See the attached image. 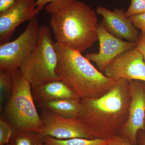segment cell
<instances>
[{"label": "cell", "instance_id": "cell-1", "mask_svg": "<svg viewBox=\"0 0 145 145\" xmlns=\"http://www.w3.org/2000/svg\"><path fill=\"white\" fill-rule=\"evenodd\" d=\"M57 42L73 50L85 51L98 40V18L90 7L78 0H55L46 7Z\"/></svg>", "mask_w": 145, "mask_h": 145}, {"label": "cell", "instance_id": "cell-2", "mask_svg": "<svg viewBox=\"0 0 145 145\" xmlns=\"http://www.w3.org/2000/svg\"><path fill=\"white\" fill-rule=\"evenodd\" d=\"M78 119L93 139L111 140L119 135L128 118L129 82L117 81L111 90L99 98L82 99Z\"/></svg>", "mask_w": 145, "mask_h": 145}, {"label": "cell", "instance_id": "cell-3", "mask_svg": "<svg viewBox=\"0 0 145 145\" xmlns=\"http://www.w3.org/2000/svg\"><path fill=\"white\" fill-rule=\"evenodd\" d=\"M58 57L56 73L80 99H97L111 90L117 81L106 77L81 52L54 43Z\"/></svg>", "mask_w": 145, "mask_h": 145}, {"label": "cell", "instance_id": "cell-4", "mask_svg": "<svg viewBox=\"0 0 145 145\" xmlns=\"http://www.w3.org/2000/svg\"><path fill=\"white\" fill-rule=\"evenodd\" d=\"M30 83L18 70L15 72L12 94L1 117L14 129L31 131L40 133L44 128L35 105Z\"/></svg>", "mask_w": 145, "mask_h": 145}, {"label": "cell", "instance_id": "cell-5", "mask_svg": "<svg viewBox=\"0 0 145 145\" xmlns=\"http://www.w3.org/2000/svg\"><path fill=\"white\" fill-rule=\"evenodd\" d=\"M58 57L49 27L40 26L35 48L21 66L20 72L30 83L31 88L59 80L56 73Z\"/></svg>", "mask_w": 145, "mask_h": 145}, {"label": "cell", "instance_id": "cell-6", "mask_svg": "<svg viewBox=\"0 0 145 145\" xmlns=\"http://www.w3.org/2000/svg\"><path fill=\"white\" fill-rule=\"evenodd\" d=\"M37 18L29 23L24 31L16 40L0 44V71L16 72L30 56L39 38Z\"/></svg>", "mask_w": 145, "mask_h": 145}, {"label": "cell", "instance_id": "cell-7", "mask_svg": "<svg viewBox=\"0 0 145 145\" xmlns=\"http://www.w3.org/2000/svg\"><path fill=\"white\" fill-rule=\"evenodd\" d=\"M44 128L39 133L40 140L49 136L59 140L74 138L94 139L78 118H64L48 110L42 109L40 115Z\"/></svg>", "mask_w": 145, "mask_h": 145}, {"label": "cell", "instance_id": "cell-8", "mask_svg": "<svg viewBox=\"0 0 145 145\" xmlns=\"http://www.w3.org/2000/svg\"><path fill=\"white\" fill-rule=\"evenodd\" d=\"M106 77L118 81L124 79L130 82L134 80L145 82V63L137 47L115 58L104 71Z\"/></svg>", "mask_w": 145, "mask_h": 145}, {"label": "cell", "instance_id": "cell-9", "mask_svg": "<svg viewBox=\"0 0 145 145\" xmlns=\"http://www.w3.org/2000/svg\"><path fill=\"white\" fill-rule=\"evenodd\" d=\"M97 33L100 44L99 52L87 53L85 57L95 63L102 73L115 58L136 47L135 43L124 41L112 35L101 22L97 24Z\"/></svg>", "mask_w": 145, "mask_h": 145}, {"label": "cell", "instance_id": "cell-10", "mask_svg": "<svg viewBox=\"0 0 145 145\" xmlns=\"http://www.w3.org/2000/svg\"><path fill=\"white\" fill-rule=\"evenodd\" d=\"M131 97L128 118L120 132L133 144L137 142L138 131L145 130V89L144 82L134 80L129 83Z\"/></svg>", "mask_w": 145, "mask_h": 145}, {"label": "cell", "instance_id": "cell-11", "mask_svg": "<svg viewBox=\"0 0 145 145\" xmlns=\"http://www.w3.org/2000/svg\"><path fill=\"white\" fill-rule=\"evenodd\" d=\"M40 11L36 0H16L8 9L0 13V44L8 42L20 24L37 18Z\"/></svg>", "mask_w": 145, "mask_h": 145}, {"label": "cell", "instance_id": "cell-12", "mask_svg": "<svg viewBox=\"0 0 145 145\" xmlns=\"http://www.w3.org/2000/svg\"><path fill=\"white\" fill-rule=\"evenodd\" d=\"M125 12L119 8L111 11L102 6L98 7L96 10V13L103 17L101 22L110 33L118 39L136 43L139 32L126 16Z\"/></svg>", "mask_w": 145, "mask_h": 145}, {"label": "cell", "instance_id": "cell-13", "mask_svg": "<svg viewBox=\"0 0 145 145\" xmlns=\"http://www.w3.org/2000/svg\"><path fill=\"white\" fill-rule=\"evenodd\" d=\"M34 102L38 104L60 100L80 99L62 81H52L31 88Z\"/></svg>", "mask_w": 145, "mask_h": 145}, {"label": "cell", "instance_id": "cell-14", "mask_svg": "<svg viewBox=\"0 0 145 145\" xmlns=\"http://www.w3.org/2000/svg\"><path fill=\"white\" fill-rule=\"evenodd\" d=\"M81 100L73 99H60L37 104V106L48 110L68 119L78 118L80 113Z\"/></svg>", "mask_w": 145, "mask_h": 145}, {"label": "cell", "instance_id": "cell-15", "mask_svg": "<svg viewBox=\"0 0 145 145\" xmlns=\"http://www.w3.org/2000/svg\"><path fill=\"white\" fill-rule=\"evenodd\" d=\"M110 140L82 138L59 140L48 136L43 138L42 141L47 145H106Z\"/></svg>", "mask_w": 145, "mask_h": 145}, {"label": "cell", "instance_id": "cell-16", "mask_svg": "<svg viewBox=\"0 0 145 145\" xmlns=\"http://www.w3.org/2000/svg\"><path fill=\"white\" fill-rule=\"evenodd\" d=\"M40 140L38 133L13 129L12 135L6 145H36Z\"/></svg>", "mask_w": 145, "mask_h": 145}, {"label": "cell", "instance_id": "cell-17", "mask_svg": "<svg viewBox=\"0 0 145 145\" xmlns=\"http://www.w3.org/2000/svg\"><path fill=\"white\" fill-rule=\"evenodd\" d=\"M0 71V109L1 112L9 100L13 91L15 72Z\"/></svg>", "mask_w": 145, "mask_h": 145}, {"label": "cell", "instance_id": "cell-18", "mask_svg": "<svg viewBox=\"0 0 145 145\" xmlns=\"http://www.w3.org/2000/svg\"><path fill=\"white\" fill-rule=\"evenodd\" d=\"M13 128L7 121L0 118V145H6L9 142Z\"/></svg>", "mask_w": 145, "mask_h": 145}, {"label": "cell", "instance_id": "cell-19", "mask_svg": "<svg viewBox=\"0 0 145 145\" xmlns=\"http://www.w3.org/2000/svg\"><path fill=\"white\" fill-rule=\"evenodd\" d=\"M144 13H145V0H131L125 15L129 18Z\"/></svg>", "mask_w": 145, "mask_h": 145}, {"label": "cell", "instance_id": "cell-20", "mask_svg": "<svg viewBox=\"0 0 145 145\" xmlns=\"http://www.w3.org/2000/svg\"><path fill=\"white\" fill-rule=\"evenodd\" d=\"M136 28L145 31V13L129 17Z\"/></svg>", "mask_w": 145, "mask_h": 145}, {"label": "cell", "instance_id": "cell-21", "mask_svg": "<svg viewBox=\"0 0 145 145\" xmlns=\"http://www.w3.org/2000/svg\"><path fill=\"white\" fill-rule=\"evenodd\" d=\"M136 47L142 55L145 63V31H142L137 38Z\"/></svg>", "mask_w": 145, "mask_h": 145}, {"label": "cell", "instance_id": "cell-22", "mask_svg": "<svg viewBox=\"0 0 145 145\" xmlns=\"http://www.w3.org/2000/svg\"><path fill=\"white\" fill-rule=\"evenodd\" d=\"M106 145H133L127 137L119 134L110 140Z\"/></svg>", "mask_w": 145, "mask_h": 145}, {"label": "cell", "instance_id": "cell-23", "mask_svg": "<svg viewBox=\"0 0 145 145\" xmlns=\"http://www.w3.org/2000/svg\"><path fill=\"white\" fill-rule=\"evenodd\" d=\"M16 1V0H0V13L8 9Z\"/></svg>", "mask_w": 145, "mask_h": 145}, {"label": "cell", "instance_id": "cell-24", "mask_svg": "<svg viewBox=\"0 0 145 145\" xmlns=\"http://www.w3.org/2000/svg\"><path fill=\"white\" fill-rule=\"evenodd\" d=\"M55 0H36L37 7L39 10L40 11L47 3H50Z\"/></svg>", "mask_w": 145, "mask_h": 145}, {"label": "cell", "instance_id": "cell-25", "mask_svg": "<svg viewBox=\"0 0 145 145\" xmlns=\"http://www.w3.org/2000/svg\"><path fill=\"white\" fill-rule=\"evenodd\" d=\"M143 131L144 132L141 136V140H140L141 145H145V130Z\"/></svg>", "mask_w": 145, "mask_h": 145}, {"label": "cell", "instance_id": "cell-26", "mask_svg": "<svg viewBox=\"0 0 145 145\" xmlns=\"http://www.w3.org/2000/svg\"><path fill=\"white\" fill-rule=\"evenodd\" d=\"M36 145H47L46 144H45V143L43 142H42L41 141V140H40V141H39V142L38 143V144H37Z\"/></svg>", "mask_w": 145, "mask_h": 145}, {"label": "cell", "instance_id": "cell-27", "mask_svg": "<svg viewBox=\"0 0 145 145\" xmlns=\"http://www.w3.org/2000/svg\"><path fill=\"white\" fill-rule=\"evenodd\" d=\"M144 87H145V82H144ZM144 124L145 125V119H144Z\"/></svg>", "mask_w": 145, "mask_h": 145}, {"label": "cell", "instance_id": "cell-28", "mask_svg": "<svg viewBox=\"0 0 145 145\" xmlns=\"http://www.w3.org/2000/svg\"><path fill=\"white\" fill-rule=\"evenodd\" d=\"M119 1H124V0H119Z\"/></svg>", "mask_w": 145, "mask_h": 145}]
</instances>
